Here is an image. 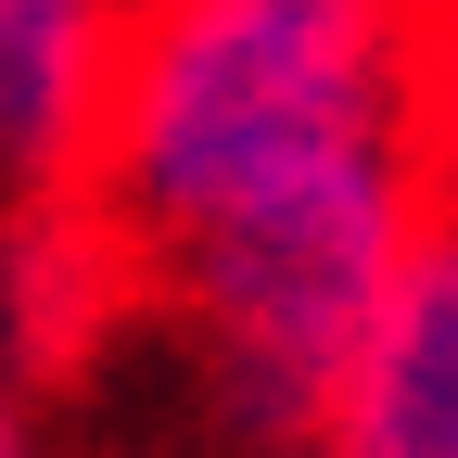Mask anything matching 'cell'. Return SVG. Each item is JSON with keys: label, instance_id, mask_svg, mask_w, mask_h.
<instances>
[{"label": "cell", "instance_id": "1", "mask_svg": "<svg viewBox=\"0 0 458 458\" xmlns=\"http://www.w3.org/2000/svg\"><path fill=\"white\" fill-rule=\"evenodd\" d=\"M433 26L445 0H140L114 38L77 191L242 445L331 420L382 280L445 216Z\"/></svg>", "mask_w": 458, "mask_h": 458}, {"label": "cell", "instance_id": "8", "mask_svg": "<svg viewBox=\"0 0 458 458\" xmlns=\"http://www.w3.org/2000/svg\"><path fill=\"white\" fill-rule=\"evenodd\" d=\"M128 13H140V0H128Z\"/></svg>", "mask_w": 458, "mask_h": 458}, {"label": "cell", "instance_id": "7", "mask_svg": "<svg viewBox=\"0 0 458 458\" xmlns=\"http://www.w3.org/2000/svg\"><path fill=\"white\" fill-rule=\"evenodd\" d=\"M255 458H331V445H318V433H293V445H255Z\"/></svg>", "mask_w": 458, "mask_h": 458}, {"label": "cell", "instance_id": "6", "mask_svg": "<svg viewBox=\"0 0 458 458\" xmlns=\"http://www.w3.org/2000/svg\"><path fill=\"white\" fill-rule=\"evenodd\" d=\"M0 458H38V420H26V394H13V369H0Z\"/></svg>", "mask_w": 458, "mask_h": 458}, {"label": "cell", "instance_id": "4", "mask_svg": "<svg viewBox=\"0 0 458 458\" xmlns=\"http://www.w3.org/2000/svg\"><path fill=\"white\" fill-rule=\"evenodd\" d=\"M128 0H0V191L77 179Z\"/></svg>", "mask_w": 458, "mask_h": 458}, {"label": "cell", "instance_id": "5", "mask_svg": "<svg viewBox=\"0 0 458 458\" xmlns=\"http://www.w3.org/2000/svg\"><path fill=\"white\" fill-rule=\"evenodd\" d=\"M433 191L458 204V0H445V26H433Z\"/></svg>", "mask_w": 458, "mask_h": 458}, {"label": "cell", "instance_id": "2", "mask_svg": "<svg viewBox=\"0 0 458 458\" xmlns=\"http://www.w3.org/2000/svg\"><path fill=\"white\" fill-rule=\"evenodd\" d=\"M331 458H458V204L408 242L357 331V357L331 382Z\"/></svg>", "mask_w": 458, "mask_h": 458}, {"label": "cell", "instance_id": "3", "mask_svg": "<svg viewBox=\"0 0 458 458\" xmlns=\"http://www.w3.org/2000/svg\"><path fill=\"white\" fill-rule=\"evenodd\" d=\"M128 306H140L128 293V255H114V229L89 216L77 179L0 191V369L64 382Z\"/></svg>", "mask_w": 458, "mask_h": 458}]
</instances>
